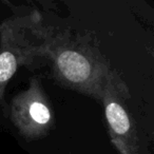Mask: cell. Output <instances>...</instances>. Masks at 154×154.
Masks as SVG:
<instances>
[{"mask_svg":"<svg viewBox=\"0 0 154 154\" xmlns=\"http://www.w3.org/2000/svg\"><path fill=\"white\" fill-rule=\"evenodd\" d=\"M43 58L50 61L60 86L97 101L101 100L108 80L120 76L88 41L72 38L66 32L45 29Z\"/></svg>","mask_w":154,"mask_h":154,"instance_id":"cell-1","label":"cell"},{"mask_svg":"<svg viewBox=\"0 0 154 154\" xmlns=\"http://www.w3.org/2000/svg\"><path fill=\"white\" fill-rule=\"evenodd\" d=\"M39 21V15L34 12L13 15L0 23V103L5 101L7 86L19 66H30L43 58V34L39 43L32 41L40 28Z\"/></svg>","mask_w":154,"mask_h":154,"instance_id":"cell-2","label":"cell"},{"mask_svg":"<svg viewBox=\"0 0 154 154\" xmlns=\"http://www.w3.org/2000/svg\"><path fill=\"white\" fill-rule=\"evenodd\" d=\"M129 97L128 87L119 76L108 80L100 103L103 106L110 139L118 154H141L136 125L125 107L124 100Z\"/></svg>","mask_w":154,"mask_h":154,"instance_id":"cell-3","label":"cell"},{"mask_svg":"<svg viewBox=\"0 0 154 154\" xmlns=\"http://www.w3.org/2000/svg\"><path fill=\"white\" fill-rule=\"evenodd\" d=\"M11 120L22 137L36 140L47 136L54 127V113L38 77L12 99Z\"/></svg>","mask_w":154,"mask_h":154,"instance_id":"cell-4","label":"cell"}]
</instances>
